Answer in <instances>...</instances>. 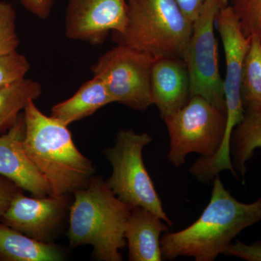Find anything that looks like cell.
Segmentation results:
<instances>
[{
    "instance_id": "obj_1",
    "label": "cell",
    "mask_w": 261,
    "mask_h": 261,
    "mask_svg": "<svg viewBox=\"0 0 261 261\" xmlns=\"http://www.w3.org/2000/svg\"><path fill=\"white\" fill-rule=\"evenodd\" d=\"M213 181L210 202L199 219L180 231H166L161 238L163 260L181 256L196 261L216 260L226 253L239 233L261 221V197L244 203L225 189L219 175Z\"/></svg>"
},
{
    "instance_id": "obj_2",
    "label": "cell",
    "mask_w": 261,
    "mask_h": 261,
    "mask_svg": "<svg viewBox=\"0 0 261 261\" xmlns=\"http://www.w3.org/2000/svg\"><path fill=\"white\" fill-rule=\"evenodd\" d=\"M23 145L50 187L51 195H68L87 186L93 163L75 147L68 127L39 111L31 101L23 111Z\"/></svg>"
},
{
    "instance_id": "obj_3",
    "label": "cell",
    "mask_w": 261,
    "mask_h": 261,
    "mask_svg": "<svg viewBox=\"0 0 261 261\" xmlns=\"http://www.w3.org/2000/svg\"><path fill=\"white\" fill-rule=\"evenodd\" d=\"M73 194L67 233L70 247L92 245L97 260H123L120 250L126 245L125 228L132 207L97 176Z\"/></svg>"
},
{
    "instance_id": "obj_4",
    "label": "cell",
    "mask_w": 261,
    "mask_h": 261,
    "mask_svg": "<svg viewBox=\"0 0 261 261\" xmlns=\"http://www.w3.org/2000/svg\"><path fill=\"white\" fill-rule=\"evenodd\" d=\"M193 23L175 0H127L124 30L113 34L118 44L128 46L154 59H183Z\"/></svg>"
},
{
    "instance_id": "obj_5",
    "label": "cell",
    "mask_w": 261,
    "mask_h": 261,
    "mask_svg": "<svg viewBox=\"0 0 261 261\" xmlns=\"http://www.w3.org/2000/svg\"><path fill=\"white\" fill-rule=\"evenodd\" d=\"M149 134L121 129L115 144L104 154L111 163L113 173L106 183L116 197L129 207H142L157 214L169 226L173 225L154 188L142 159V151L152 142Z\"/></svg>"
},
{
    "instance_id": "obj_6",
    "label": "cell",
    "mask_w": 261,
    "mask_h": 261,
    "mask_svg": "<svg viewBox=\"0 0 261 261\" xmlns=\"http://www.w3.org/2000/svg\"><path fill=\"white\" fill-rule=\"evenodd\" d=\"M169 135L168 161L180 167L189 154L209 158L219 150L226 129V116L200 96L190 97L177 112L165 118Z\"/></svg>"
},
{
    "instance_id": "obj_7",
    "label": "cell",
    "mask_w": 261,
    "mask_h": 261,
    "mask_svg": "<svg viewBox=\"0 0 261 261\" xmlns=\"http://www.w3.org/2000/svg\"><path fill=\"white\" fill-rule=\"evenodd\" d=\"M228 0H206L193 22L190 42L184 55L190 81V97L200 96L226 114L224 80L220 75L216 17Z\"/></svg>"
},
{
    "instance_id": "obj_8",
    "label": "cell",
    "mask_w": 261,
    "mask_h": 261,
    "mask_svg": "<svg viewBox=\"0 0 261 261\" xmlns=\"http://www.w3.org/2000/svg\"><path fill=\"white\" fill-rule=\"evenodd\" d=\"M155 60L134 48L118 44L97 60L92 72L106 85L114 102L145 111L153 105L150 78Z\"/></svg>"
},
{
    "instance_id": "obj_9",
    "label": "cell",
    "mask_w": 261,
    "mask_h": 261,
    "mask_svg": "<svg viewBox=\"0 0 261 261\" xmlns=\"http://www.w3.org/2000/svg\"><path fill=\"white\" fill-rule=\"evenodd\" d=\"M216 24L226 58L224 92L227 122L222 145L228 147L233 130L243 119L245 111L242 98V80L250 38L243 34L238 17L230 5H224L219 10Z\"/></svg>"
},
{
    "instance_id": "obj_10",
    "label": "cell",
    "mask_w": 261,
    "mask_h": 261,
    "mask_svg": "<svg viewBox=\"0 0 261 261\" xmlns=\"http://www.w3.org/2000/svg\"><path fill=\"white\" fill-rule=\"evenodd\" d=\"M127 0H68L65 17L68 39L100 45L110 32L124 30Z\"/></svg>"
},
{
    "instance_id": "obj_11",
    "label": "cell",
    "mask_w": 261,
    "mask_h": 261,
    "mask_svg": "<svg viewBox=\"0 0 261 261\" xmlns=\"http://www.w3.org/2000/svg\"><path fill=\"white\" fill-rule=\"evenodd\" d=\"M67 196L29 197L20 191L0 219L30 238L50 243L68 209Z\"/></svg>"
},
{
    "instance_id": "obj_12",
    "label": "cell",
    "mask_w": 261,
    "mask_h": 261,
    "mask_svg": "<svg viewBox=\"0 0 261 261\" xmlns=\"http://www.w3.org/2000/svg\"><path fill=\"white\" fill-rule=\"evenodd\" d=\"M23 112L9 129L0 135V175L33 197L51 195L50 187L24 148Z\"/></svg>"
},
{
    "instance_id": "obj_13",
    "label": "cell",
    "mask_w": 261,
    "mask_h": 261,
    "mask_svg": "<svg viewBox=\"0 0 261 261\" xmlns=\"http://www.w3.org/2000/svg\"><path fill=\"white\" fill-rule=\"evenodd\" d=\"M152 104L163 120L179 111L190 98V81L185 62L176 57L156 59L150 78Z\"/></svg>"
},
{
    "instance_id": "obj_14",
    "label": "cell",
    "mask_w": 261,
    "mask_h": 261,
    "mask_svg": "<svg viewBox=\"0 0 261 261\" xmlns=\"http://www.w3.org/2000/svg\"><path fill=\"white\" fill-rule=\"evenodd\" d=\"M157 214L142 207H132L125 228L124 237L130 261L163 260L161 236L168 230Z\"/></svg>"
},
{
    "instance_id": "obj_15",
    "label": "cell",
    "mask_w": 261,
    "mask_h": 261,
    "mask_svg": "<svg viewBox=\"0 0 261 261\" xmlns=\"http://www.w3.org/2000/svg\"><path fill=\"white\" fill-rule=\"evenodd\" d=\"M114 102L106 85L97 77L84 82L69 99L58 103L50 116L68 126L73 122L92 116L96 111Z\"/></svg>"
},
{
    "instance_id": "obj_16",
    "label": "cell",
    "mask_w": 261,
    "mask_h": 261,
    "mask_svg": "<svg viewBox=\"0 0 261 261\" xmlns=\"http://www.w3.org/2000/svg\"><path fill=\"white\" fill-rule=\"evenodd\" d=\"M64 258V252L56 245L38 241L0 222V260L61 261Z\"/></svg>"
},
{
    "instance_id": "obj_17",
    "label": "cell",
    "mask_w": 261,
    "mask_h": 261,
    "mask_svg": "<svg viewBox=\"0 0 261 261\" xmlns=\"http://www.w3.org/2000/svg\"><path fill=\"white\" fill-rule=\"evenodd\" d=\"M258 148H261V107H246L243 119L233 129L230 141L231 163L239 178L243 181L247 163Z\"/></svg>"
},
{
    "instance_id": "obj_18",
    "label": "cell",
    "mask_w": 261,
    "mask_h": 261,
    "mask_svg": "<svg viewBox=\"0 0 261 261\" xmlns=\"http://www.w3.org/2000/svg\"><path fill=\"white\" fill-rule=\"evenodd\" d=\"M42 93L41 83L25 78L0 87V134L9 129L28 103Z\"/></svg>"
},
{
    "instance_id": "obj_19",
    "label": "cell",
    "mask_w": 261,
    "mask_h": 261,
    "mask_svg": "<svg viewBox=\"0 0 261 261\" xmlns=\"http://www.w3.org/2000/svg\"><path fill=\"white\" fill-rule=\"evenodd\" d=\"M242 98L244 108L261 107V42L255 37H250L244 63Z\"/></svg>"
},
{
    "instance_id": "obj_20",
    "label": "cell",
    "mask_w": 261,
    "mask_h": 261,
    "mask_svg": "<svg viewBox=\"0 0 261 261\" xmlns=\"http://www.w3.org/2000/svg\"><path fill=\"white\" fill-rule=\"evenodd\" d=\"M231 8L247 37L261 42V0H231Z\"/></svg>"
},
{
    "instance_id": "obj_21",
    "label": "cell",
    "mask_w": 261,
    "mask_h": 261,
    "mask_svg": "<svg viewBox=\"0 0 261 261\" xmlns=\"http://www.w3.org/2000/svg\"><path fill=\"white\" fill-rule=\"evenodd\" d=\"M19 44L16 12L13 5L0 0V56L15 53Z\"/></svg>"
},
{
    "instance_id": "obj_22",
    "label": "cell",
    "mask_w": 261,
    "mask_h": 261,
    "mask_svg": "<svg viewBox=\"0 0 261 261\" xmlns=\"http://www.w3.org/2000/svg\"><path fill=\"white\" fill-rule=\"evenodd\" d=\"M30 67L27 57L18 51L0 56V87L23 80Z\"/></svg>"
},
{
    "instance_id": "obj_23",
    "label": "cell",
    "mask_w": 261,
    "mask_h": 261,
    "mask_svg": "<svg viewBox=\"0 0 261 261\" xmlns=\"http://www.w3.org/2000/svg\"><path fill=\"white\" fill-rule=\"evenodd\" d=\"M225 254L247 261H261V242L247 245L237 241L231 244Z\"/></svg>"
},
{
    "instance_id": "obj_24",
    "label": "cell",
    "mask_w": 261,
    "mask_h": 261,
    "mask_svg": "<svg viewBox=\"0 0 261 261\" xmlns=\"http://www.w3.org/2000/svg\"><path fill=\"white\" fill-rule=\"evenodd\" d=\"M20 191L21 190L13 181L0 175V218L9 207L13 197Z\"/></svg>"
},
{
    "instance_id": "obj_25",
    "label": "cell",
    "mask_w": 261,
    "mask_h": 261,
    "mask_svg": "<svg viewBox=\"0 0 261 261\" xmlns=\"http://www.w3.org/2000/svg\"><path fill=\"white\" fill-rule=\"evenodd\" d=\"M24 8L37 18L45 20L49 18L55 0H18Z\"/></svg>"
},
{
    "instance_id": "obj_26",
    "label": "cell",
    "mask_w": 261,
    "mask_h": 261,
    "mask_svg": "<svg viewBox=\"0 0 261 261\" xmlns=\"http://www.w3.org/2000/svg\"><path fill=\"white\" fill-rule=\"evenodd\" d=\"M184 14L193 23L198 16L206 0H175Z\"/></svg>"
}]
</instances>
